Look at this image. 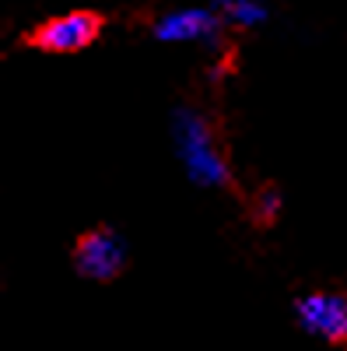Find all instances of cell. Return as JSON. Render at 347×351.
Segmentation results:
<instances>
[{
	"instance_id": "6da1fadb",
	"label": "cell",
	"mask_w": 347,
	"mask_h": 351,
	"mask_svg": "<svg viewBox=\"0 0 347 351\" xmlns=\"http://www.w3.org/2000/svg\"><path fill=\"white\" fill-rule=\"evenodd\" d=\"M172 144L186 169V180L200 190H224L231 183V165L221 152V141L211 120L200 109H176L172 112Z\"/></svg>"
},
{
	"instance_id": "7a4b0ae2",
	"label": "cell",
	"mask_w": 347,
	"mask_h": 351,
	"mask_svg": "<svg viewBox=\"0 0 347 351\" xmlns=\"http://www.w3.org/2000/svg\"><path fill=\"white\" fill-rule=\"evenodd\" d=\"M105 28V18L99 11L88 8H74L64 14H53L46 21H39L32 32H28V46L39 53H53V56H67V53H81L88 49Z\"/></svg>"
},
{
	"instance_id": "3957f363",
	"label": "cell",
	"mask_w": 347,
	"mask_h": 351,
	"mask_svg": "<svg viewBox=\"0 0 347 351\" xmlns=\"http://www.w3.org/2000/svg\"><path fill=\"white\" fill-rule=\"evenodd\" d=\"M221 32H224V21L218 18L214 8H172L165 14L155 18L151 25V36L158 43L168 46H221Z\"/></svg>"
},
{
	"instance_id": "277c9868",
	"label": "cell",
	"mask_w": 347,
	"mask_h": 351,
	"mask_svg": "<svg viewBox=\"0 0 347 351\" xmlns=\"http://www.w3.org/2000/svg\"><path fill=\"white\" fill-rule=\"evenodd\" d=\"M74 267L88 281H112L127 267V243L116 228L99 225L74 243Z\"/></svg>"
},
{
	"instance_id": "5b68a950",
	"label": "cell",
	"mask_w": 347,
	"mask_h": 351,
	"mask_svg": "<svg viewBox=\"0 0 347 351\" xmlns=\"http://www.w3.org/2000/svg\"><path fill=\"white\" fill-rule=\"evenodd\" d=\"M298 324L330 344H347V295L333 288H316L295 299Z\"/></svg>"
},
{
	"instance_id": "8992f818",
	"label": "cell",
	"mask_w": 347,
	"mask_h": 351,
	"mask_svg": "<svg viewBox=\"0 0 347 351\" xmlns=\"http://www.w3.org/2000/svg\"><path fill=\"white\" fill-rule=\"evenodd\" d=\"M211 8L231 28H259L267 21V4L264 0H211Z\"/></svg>"
},
{
	"instance_id": "52a82bcc",
	"label": "cell",
	"mask_w": 347,
	"mask_h": 351,
	"mask_svg": "<svg viewBox=\"0 0 347 351\" xmlns=\"http://www.w3.org/2000/svg\"><path fill=\"white\" fill-rule=\"evenodd\" d=\"M281 208H284V200H281V190H274V186H264L253 197V218L259 225H274L281 218Z\"/></svg>"
}]
</instances>
